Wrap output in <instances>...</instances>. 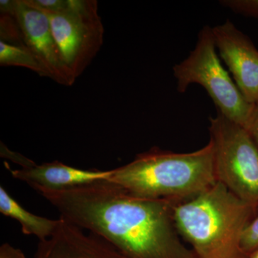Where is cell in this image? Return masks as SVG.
Wrapping results in <instances>:
<instances>
[{
	"mask_svg": "<svg viewBox=\"0 0 258 258\" xmlns=\"http://www.w3.org/2000/svg\"><path fill=\"white\" fill-rule=\"evenodd\" d=\"M61 218L109 242L128 258H189L178 237L179 202L135 196L109 180L37 191Z\"/></svg>",
	"mask_w": 258,
	"mask_h": 258,
	"instance_id": "1",
	"label": "cell"
},
{
	"mask_svg": "<svg viewBox=\"0 0 258 258\" xmlns=\"http://www.w3.org/2000/svg\"><path fill=\"white\" fill-rule=\"evenodd\" d=\"M256 208L217 181L176 204L174 219L177 230L204 258H237L244 253L242 237Z\"/></svg>",
	"mask_w": 258,
	"mask_h": 258,
	"instance_id": "3",
	"label": "cell"
},
{
	"mask_svg": "<svg viewBox=\"0 0 258 258\" xmlns=\"http://www.w3.org/2000/svg\"><path fill=\"white\" fill-rule=\"evenodd\" d=\"M60 218L53 235L39 241L34 258H128L101 237Z\"/></svg>",
	"mask_w": 258,
	"mask_h": 258,
	"instance_id": "10",
	"label": "cell"
},
{
	"mask_svg": "<svg viewBox=\"0 0 258 258\" xmlns=\"http://www.w3.org/2000/svg\"><path fill=\"white\" fill-rule=\"evenodd\" d=\"M217 181L246 203L258 205V149L248 132L217 111L210 118Z\"/></svg>",
	"mask_w": 258,
	"mask_h": 258,
	"instance_id": "5",
	"label": "cell"
},
{
	"mask_svg": "<svg viewBox=\"0 0 258 258\" xmlns=\"http://www.w3.org/2000/svg\"><path fill=\"white\" fill-rule=\"evenodd\" d=\"M15 17L22 43L43 64L50 79L59 84L72 86L76 79L64 63L47 15L27 4L25 0H18Z\"/></svg>",
	"mask_w": 258,
	"mask_h": 258,
	"instance_id": "7",
	"label": "cell"
},
{
	"mask_svg": "<svg viewBox=\"0 0 258 258\" xmlns=\"http://www.w3.org/2000/svg\"><path fill=\"white\" fill-rule=\"evenodd\" d=\"M212 28L204 26L198 34L196 46L182 62L173 68L177 91L184 93L191 84L203 86L217 107V111L245 128L254 105L245 99L216 52Z\"/></svg>",
	"mask_w": 258,
	"mask_h": 258,
	"instance_id": "4",
	"label": "cell"
},
{
	"mask_svg": "<svg viewBox=\"0 0 258 258\" xmlns=\"http://www.w3.org/2000/svg\"><path fill=\"white\" fill-rule=\"evenodd\" d=\"M0 258H26L21 249L4 243L0 247Z\"/></svg>",
	"mask_w": 258,
	"mask_h": 258,
	"instance_id": "16",
	"label": "cell"
},
{
	"mask_svg": "<svg viewBox=\"0 0 258 258\" xmlns=\"http://www.w3.org/2000/svg\"><path fill=\"white\" fill-rule=\"evenodd\" d=\"M220 3L237 14L258 20V0H222Z\"/></svg>",
	"mask_w": 258,
	"mask_h": 258,
	"instance_id": "13",
	"label": "cell"
},
{
	"mask_svg": "<svg viewBox=\"0 0 258 258\" xmlns=\"http://www.w3.org/2000/svg\"><path fill=\"white\" fill-rule=\"evenodd\" d=\"M5 149L7 152L2 150V155L7 156L10 160L21 166L20 169L15 170L8 166L13 177L27 183L37 191L68 189L98 180H108L112 174V169L85 170L57 161L37 164L21 154L10 152L6 147Z\"/></svg>",
	"mask_w": 258,
	"mask_h": 258,
	"instance_id": "9",
	"label": "cell"
},
{
	"mask_svg": "<svg viewBox=\"0 0 258 258\" xmlns=\"http://www.w3.org/2000/svg\"><path fill=\"white\" fill-rule=\"evenodd\" d=\"M109 181L149 199L185 201L217 182L212 142L189 153L152 148L124 166L112 169Z\"/></svg>",
	"mask_w": 258,
	"mask_h": 258,
	"instance_id": "2",
	"label": "cell"
},
{
	"mask_svg": "<svg viewBox=\"0 0 258 258\" xmlns=\"http://www.w3.org/2000/svg\"><path fill=\"white\" fill-rule=\"evenodd\" d=\"M244 253L252 254L258 249V216L254 218L244 231L242 240Z\"/></svg>",
	"mask_w": 258,
	"mask_h": 258,
	"instance_id": "14",
	"label": "cell"
},
{
	"mask_svg": "<svg viewBox=\"0 0 258 258\" xmlns=\"http://www.w3.org/2000/svg\"><path fill=\"white\" fill-rule=\"evenodd\" d=\"M0 64L18 66L31 70L42 77L50 79V74L36 56L24 45L0 41Z\"/></svg>",
	"mask_w": 258,
	"mask_h": 258,
	"instance_id": "12",
	"label": "cell"
},
{
	"mask_svg": "<svg viewBox=\"0 0 258 258\" xmlns=\"http://www.w3.org/2000/svg\"><path fill=\"white\" fill-rule=\"evenodd\" d=\"M249 258H258V249H256L254 252L251 254L250 257Z\"/></svg>",
	"mask_w": 258,
	"mask_h": 258,
	"instance_id": "17",
	"label": "cell"
},
{
	"mask_svg": "<svg viewBox=\"0 0 258 258\" xmlns=\"http://www.w3.org/2000/svg\"><path fill=\"white\" fill-rule=\"evenodd\" d=\"M215 45L245 99L258 103V50L247 35L227 20L212 28Z\"/></svg>",
	"mask_w": 258,
	"mask_h": 258,
	"instance_id": "8",
	"label": "cell"
},
{
	"mask_svg": "<svg viewBox=\"0 0 258 258\" xmlns=\"http://www.w3.org/2000/svg\"><path fill=\"white\" fill-rule=\"evenodd\" d=\"M244 129L248 132L258 149V103L254 105L253 111Z\"/></svg>",
	"mask_w": 258,
	"mask_h": 258,
	"instance_id": "15",
	"label": "cell"
},
{
	"mask_svg": "<svg viewBox=\"0 0 258 258\" xmlns=\"http://www.w3.org/2000/svg\"><path fill=\"white\" fill-rule=\"evenodd\" d=\"M0 212L17 220L21 225L24 235L35 236L40 241L53 235L60 223V218L52 220L28 211L3 186H0Z\"/></svg>",
	"mask_w": 258,
	"mask_h": 258,
	"instance_id": "11",
	"label": "cell"
},
{
	"mask_svg": "<svg viewBox=\"0 0 258 258\" xmlns=\"http://www.w3.org/2000/svg\"><path fill=\"white\" fill-rule=\"evenodd\" d=\"M64 63L77 79L101 50L103 29L96 0H69L62 11L45 13Z\"/></svg>",
	"mask_w": 258,
	"mask_h": 258,
	"instance_id": "6",
	"label": "cell"
}]
</instances>
